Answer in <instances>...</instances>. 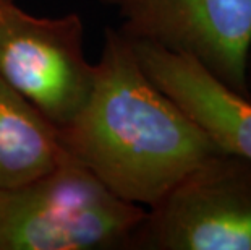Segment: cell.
<instances>
[{
    "label": "cell",
    "instance_id": "cell-1",
    "mask_svg": "<svg viewBox=\"0 0 251 250\" xmlns=\"http://www.w3.org/2000/svg\"><path fill=\"white\" fill-rule=\"evenodd\" d=\"M60 132L70 156L112 194L144 208L226 153L152 83L131 41L112 28L105 29L86 104Z\"/></svg>",
    "mask_w": 251,
    "mask_h": 250
},
{
    "label": "cell",
    "instance_id": "cell-2",
    "mask_svg": "<svg viewBox=\"0 0 251 250\" xmlns=\"http://www.w3.org/2000/svg\"><path fill=\"white\" fill-rule=\"evenodd\" d=\"M144 215L67 154L39 177L0 187V250H128Z\"/></svg>",
    "mask_w": 251,
    "mask_h": 250
},
{
    "label": "cell",
    "instance_id": "cell-3",
    "mask_svg": "<svg viewBox=\"0 0 251 250\" xmlns=\"http://www.w3.org/2000/svg\"><path fill=\"white\" fill-rule=\"evenodd\" d=\"M128 250H251V161L219 153L146 208Z\"/></svg>",
    "mask_w": 251,
    "mask_h": 250
},
{
    "label": "cell",
    "instance_id": "cell-4",
    "mask_svg": "<svg viewBox=\"0 0 251 250\" xmlns=\"http://www.w3.org/2000/svg\"><path fill=\"white\" fill-rule=\"evenodd\" d=\"M94 73L78 13L34 17L0 0V77L58 129L86 104Z\"/></svg>",
    "mask_w": 251,
    "mask_h": 250
},
{
    "label": "cell",
    "instance_id": "cell-5",
    "mask_svg": "<svg viewBox=\"0 0 251 250\" xmlns=\"http://www.w3.org/2000/svg\"><path fill=\"white\" fill-rule=\"evenodd\" d=\"M117 10L133 41L195 58L219 82L251 99L247 58L251 0H102Z\"/></svg>",
    "mask_w": 251,
    "mask_h": 250
},
{
    "label": "cell",
    "instance_id": "cell-6",
    "mask_svg": "<svg viewBox=\"0 0 251 250\" xmlns=\"http://www.w3.org/2000/svg\"><path fill=\"white\" fill-rule=\"evenodd\" d=\"M130 41L144 73L157 88L174 99L222 151L251 161V99L219 82L195 58L151 42Z\"/></svg>",
    "mask_w": 251,
    "mask_h": 250
},
{
    "label": "cell",
    "instance_id": "cell-7",
    "mask_svg": "<svg viewBox=\"0 0 251 250\" xmlns=\"http://www.w3.org/2000/svg\"><path fill=\"white\" fill-rule=\"evenodd\" d=\"M67 154L60 129L0 77V187L39 177Z\"/></svg>",
    "mask_w": 251,
    "mask_h": 250
},
{
    "label": "cell",
    "instance_id": "cell-8",
    "mask_svg": "<svg viewBox=\"0 0 251 250\" xmlns=\"http://www.w3.org/2000/svg\"><path fill=\"white\" fill-rule=\"evenodd\" d=\"M247 86H248V91L251 96V46H250L248 58H247Z\"/></svg>",
    "mask_w": 251,
    "mask_h": 250
}]
</instances>
